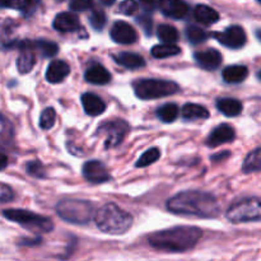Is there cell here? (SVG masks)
<instances>
[{
  "mask_svg": "<svg viewBox=\"0 0 261 261\" xmlns=\"http://www.w3.org/2000/svg\"><path fill=\"white\" fill-rule=\"evenodd\" d=\"M167 209L178 216L216 218L221 213L218 200L211 193L189 190L178 193L167 201Z\"/></svg>",
  "mask_w": 261,
  "mask_h": 261,
  "instance_id": "6da1fadb",
  "label": "cell"
},
{
  "mask_svg": "<svg viewBox=\"0 0 261 261\" xmlns=\"http://www.w3.org/2000/svg\"><path fill=\"white\" fill-rule=\"evenodd\" d=\"M203 236L198 227L181 226L165 231L154 232L149 236V245L153 249L167 252H185L194 249Z\"/></svg>",
  "mask_w": 261,
  "mask_h": 261,
  "instance_id": "7a4b0ae2",
  "label": "cell"
},
{
  "mask_svg": "<svg viewBox=\"0 0 261 261\" xmlns=\"http://www.w3.org/2000/svg\"><path fill=\"white\" fill-rule=\"evenodd\" d=\"M94 222L102 232L109 234H122L132 227L133 217L116 204H105L94 214Z\"/></svg>",
  "mask_w": 261,
  "mask_h": 261,
  "instance_id": "3957f363",
  "label": "cell"
},
{
  "mask_svg": "<svg viewBox=\"0 0 261 261\" xmlns=\"http://www.w3.org/2000/svg\"><path fill=\"white\" fill-rule=\"evenodd\" d=\"M56 211L61 219L71 224H87L93 217V205L86 200H63Z\"/></svg>",
  "mask_w": 261,
  "mask_h": 261,
  "instance_id": "277c9868",
  "label": "cell"
},
{
  "mask_svg": "<svg viewBox=\"0 0 261 261\" xmlns=\"http://www.w3.org/2000/svg\"><path fill=\"white\" fill-rule=\"evenodd\" d=\"M3 214L9 221L15 222L33 232H51L54 228V223L50 218L24 209H7Z\"/></svg>",
  "mask_w": 261,
  "mask_h": 261,
  "instance_id": "5b68a950",
  "label": "cell"
},
{
  "mask_svg": "<svg viewBox=\"0 0 261 261\" xmlns=\"http://www.w3.org/2000/svg\"><path fill=\"white\" fill-rule=\"evenodd\" d=\"M135 94L140 99H157L177 93L178 86L175 82L161 79H142L135 83Z\"/></svg>",
  "mask_w": 261,
  "mask_h": 261,
  "instance_id": "8992f818",
  "label": "cell"
},
{
  "mask_svg": "<svg viewBox=\"0 0 261 261\" xmlns=\"http://www.w3.org/2000/svg\"><path fill=\"white\" fill-rule=\"evenodd\" d=\"M226 216L232 223L261 221V198H247L232 204Z\"/></svg>",
  "mask_w": 261,
  "mask_h": 261,
  "instance_id": "52a82bcc",
  "label": "cell"
},
{
  "mask_svg": "<svg viewBox=\"0 0 261 261\" xmlns=\"http://www.w3.org/2000/svg\"><path fill=\"white\" fill-rule=\"evenodd\" d=\"M97 133L105 135V138H106L105 147L114 148L121 144L124 138L126 137V134L129 133V124L121 119H115L99 125Z\"/></svg>",
  "mask_w": 261,
  "mask_h": 261,
  "instance_id": "ba28073f",
  "label": "cell"
},
{
  "mask_svg": "<svg viewBox=\"0 0 261 261\" xmlns=\"http://www.w3.org/2000/svg\"><path fill=\"white\" fill-rule=\"evenodd\" d=\"M214 38L228 48H241L246 43V32L241 25H229L223 32L214 33Z\"/></svg>",
  "mask_w": 261,
  "mask_h": 261,
  "instance_id": "9c48e42d",
  "label": "cell"
},
{
  "mask_svg": "<svg viewBox=\"0 0 261 261\" xmlns=\"http://www.w3.org/2000/svg\"><path fill=\"white\" fill-rule=\"evenodd\" d=\"M17 47L19 48V56L17 59V68L20 74H27L32 70L36 63V53L33 50L32 41H20L17 42Z\"/></svg>",
  "mask_w": 261,
  "mask_h": 261,
  "instance_id": "30bf717a",
  "label": "cell"
},
{
  "mask_svg": "<svg viewBox=\"0 0 261 261\" xmlns=\"http://www.w3.org/2000/svg\"><path fill=\"white\" fill-rule=\"evenodd\" d=\"M110 35H111L112 40L116 43H120V45H132V43L138 41L137 31L134 30L133 25L124 22V20H119V22L114 23Z\"/></svg>",
  "mask_w": 261,
  "mask_h": 261,
  "instance_id": "8fae6325",
  "label": "cell"
},
{
  "mask_svg": "<svg viewBox=\"0 0 261 261\" xmlns=\"http://www.w3.org/2000/svg\"><path fill=\"white\" fill-rule=\"evenodd\" d=\"M83 176L93 184H103L110 180V172L106 166L99 161H88L83 166Z\"/></svg>",
  "mask_w": 261,
  "mask_h": 261,
  "instance_id": "7c38bea8",
  "label": "cell"
},
{
  "mask_svg": "<svg viewBox=\"0 0 261 261\" xmlns=\"http://www.w3.org/2000/svg\"><path fill=\"white\" fill-rule=\"evenodd\" d=\"M161 12L166 17L181 19L189 13V5L184 0H158Z\"/></svg>",
  "mask_w": 261,
  "mask_h": 261,
  "instance_id": "4fadbf2b",
  "label": "cell"
},
{
  "mask_svg": "<svg viewBox=\"0 0 261 261\" xmlns=\"http://www.w3.org/2000/svg\"><path fill=\"white\" fill-rule=\"evenodd\" d=\"M234 137H236V133H234L233 127L228 124H222L211 133L206 144L213 148L218 147V145L233 142Z\"/></svg>",
  "mask_w": 261,
  "mask_h": 261,
  "instance_id": "5bb4252c",
  "label": "cell"
},
{
  "mask_svg": "<svg viewBox=\"0 0 261 261\" xmlns=\"http://www.w3.org/2000/svg\"><path fill=\"white\" fill-rule=\"evenodd\" d=\"M196 63L205 70H216L222 64V55L218 50L209 48L205 51H198L194 54Z\"/></svg>",
  "mask_w": 261,
  "mask_h": 261,
  "instance_id": "9a60e30c",
  "label": "cell"
},
{
  "mask_svg": "<svg viewBox=\"0 0 261 261\" xmlns=\"http://www.w3.org/2000/svg\"><path fill=\"white\" fill-rule=\"evenodd\" d=\"M70 73V68L63 60H54L48 64L46 70V81L48 83H60Z\"/></svg>",
  "mask_w": 261,
  "mask_h": 261,
  "instance_id": "2e32d148",
  "label": "cell"
},
{
  "mask_svg": "<svg viewBox=\"0 0 261 261\" xmlns=\"http://www.w3.org/2000/svg\"><path fill=\"white\" fill-rule=\"evenodd\" d=\"M53 25L59 32H73V31L78 30L81 24H79V19L75 14L64 12L56 15Z\"/></svg>",
  "mask_w": 261,
  "mask_h": 261,
  "instance_id": "e0dca14e",
  "label": "cell"
},
{
  "mask_svg": "<svg viewBox=\"0 0 261 261\" xmlns=\"http://www.w3.org/2000/svg\"><path fill=\"white\" fill-rule=\"evenodd\" d=\"M84 76H86L87 82L96 84V86H103V84H107L111 81L110 71L105 66L99 65V64H93V65L89 66L86 70Z\"/></svg>",
  "mask_w": 261,
  "mask_h": 261,
  "instance_id": "ac0fdd59",
  "label": "cell"
},
{
  "mask_svg": "<svg viewBox=\"0 0 261 261\" xmlns=\"http://www.w3.org/2000/svg\"><path fill=\"white\" fill-rule=\"evenodd\" d=\"M82 105L86 114H88L89 116H99L106 110L105 102L94 93H84L82 96Z\"/></svg>",
  "mask_w": 261,
  "mask_h": 261,
  "instance_id": "d6986e66",
  "label": "cell"
},
{
  "mask_svg": "<svg viewBox=\"0 0 261 261\" xmlns=\"http://www.w3.org/2000/svg\"><path fill=\"white\" fill-rule=\"evenodd\" d=\"M249 75V69L245 65H229L222 73L223 81L229 84L242 83Z\"/></svg>",
  "mask_w": 261,
  "mask_h": 261,
  "instance_id": "ffe728a7",
  "label": "cell"
},
{
  "mask_svg": "<svg viewBox=\"0 0 261 261\" xmlns=\"http://www.w3.org/2000/svg\"><path fill=\"white\" fill-rule=\"evenodd\" d=\"M194 15H195V19L198 20L199 23L205 25L213 24V23L218 22L219 20L218 12L214 10L213 8L204 4L196 5V8L194 9Z\"/></svg>",
  "mask_w": 261,
  "mask_h": 261,
  "instance_id": "44dd1931",
  "label": "cell"
},
{
  "mask_svg": "<svg viewBox=\"0 0 261 261\" xmlns=\"http://www.w3.org/2000/svg\"><path fill=\"white\" fill-rule=\"evenodd\" d=\"M217 109L227 117H234L242 112V103L236 98H219Z\"/></svg>",
  "mask_w": 261,
  "mask_h": 261,
  "instance_id": "7402d4cb",
  "label": "cell"
},
{
  "mask_svg": "<svg viewBox=\"0 0 261 261\" xmlns=\"http://www.w3.org/2000/svg\"><path fill=\"white\" fill-rule=\"evenodd\" d=\"M117 64L125 66L127 69H139L145 65V60L143 56L135 53H120L115 56Z\"/></svg>",
  "mask_w": 261,
  "mask_h": 261,
  "instance_id": "603a6c76",
  "label": "cell"
},
{
  "mask_svg": "<svg viewBox=\"0 0 261 261\" xmlns=\"http://www.w3.org/2000/svg\"><path fill=\"white\" fill-rule=\"evenodd\" d=\"M181 115L185 120H200L208 119L209 111L201 105L196 103H186L181 109Z\"/></svg>",
  "mask_w": 261,
  "mask_h": 261,
  "instance_id": "cb8c5ba5",
  "label": "cell"
},
{
  "mask_svg": "<svg viewBox=\"0 0 261 261\" xmlns=\"http://www.w3.org/2000/svg\"><path fill=\"white\" fill-rule=\"evenodd\" d=\"M242 171L245 173H252L261 171V148H256L246 155L242 165Z\"/></svg>",
  "mask_w": 261,
  "mask_h": 261,
  "instance_id": "d4e9b609",
  "label": "cell"
},
{
  "mask_svg": "<svg viewBox=\"0 0 261 261\" xmlns=\"http://www.w3.org/2000/svg\"><path fill=\"white\" fill-rule=\"evenodd\" d=\"M32 46L35 53H38L43 58H51L58 54L59 46L53 41L47 40H36L32 41Z\"/></svg>",
  "mask_w": 261,
  "mask_h": 261,
  "instance_id": "484cf974",
  "label": "cell"
},
{
  "mask_svg": "<svg viewBox=\"0 0 261 261\" xmlns=\"http://www.w3.org/2000/svg\"><path fill=\"white\" fill-rule=\"evenodd\" d=\"M181 53V48L176 46L175 43H162V45H155L152 48L150 54L155 59H167L171 56L178 55Z\"/></svg>",
  "mask_w": 261,
  "mask_h": 261,
  "instance_id": "4316f807",
  "label": "cell"
},
{
  "mask_svg": "<svg viewBox=\"0 0 261 261\" xmlns=\"http://www.w3.org/2000/svg\"><path fill=\"white\" fill-rule=\"evenodd\" d=\"M157 35L158 38H160L163 43H176L180 40L178 31L171 24L160 25L157 31Z\"/></svg>",
  "mask_w": 261,
  "mask_h": 261,
  "instance_id": "83f0119b",
  "label": "cell"
},
{
  "mask_svg": "<svg viewBox=\"0 0 261 261\" xmlns=\"http://www.w3.org/2000/svg\"><path fill=\"white\" fill-rule=\"evenodd\" d=\"M157 116L163 122L175 121L178 116V107L175 103H166L157 110Z\"/></svg>",
  "mask_w": 261,
  "mask_h": 261,
  "instance_id": "f1b7e54d",
  "label": "cell"
},
{
  "mask_svg": "<svg viewBox=\"0 0 261 261\" xmlns=\"http://www.w3.org/2000/svg\"><path fill=\"white\" fill-rule=\"evenodd\" d=\"M186 37L194 45H198V43L204 42V41L208 38V33L200 27H196V25H189L186 28Z\"/></svg>",
  "mask_w": 261,
  "mask_h": 261,
  "instance_id": "f546056e",
  "label": "cell"
},
{
  "mask_svg": "<svg viewBox=\"0 0 261 261\" xmlns=\"http://www.w3.org/2000/svg\"><path fill=\"white\" fill-rule=\"evenodd\" d=\"M161 157V152L158 148H150V149L145 150L137 162V167H147V166L152 165V163L157 162Z\"/></svg>",
  "mask_w": 261,
  "mask_h": 261,
  "instance_id": "4dcf8cb0",
  "label": "cell"
},
{
  "mask_svg": "<svg viewBox=\"0 0 261 261\" xmlns=\"http://www.w3.org/2000/svg\"><path fill=\"white\" fill-rule=\"evenodd\" d=\"M56 121V112L53 107H47L41 112L40 116V126L41 129L48 130L55 125Z\"/></svg>",
  "mask_w": 261,
  "mask_h": 261,
  "instance_id": "1f68e13d",
  "label": "cell"
},
{
  "mask_svg": "<svg viewBox=\"0 0 261 261\" xmlns=\"http://www.w3.org/2000/svg\"><path fill=\"white\" fill-rule=\"evenodd\" d=\"M106 14H105L103 10H93L89 17V23H91L92 27L96 31H102L103 27L106 25Z\"/></svg>",
  "mask_w": 261,
  "mask_h": 261,
  "instance_id": "d6a6232c",
  "label": "cell"
},
{
  "mask_svg": "<svg viewBox=\"0 0 261 261\" xmlns=\"http://www.w3.org/2000/svg\"><path fill=\"white\" fill-rule=\"evenodd\" d=\"M27 168V173L31 175L32 177L36 178H45L46 177V171L45 167L42 166V163L40 161H31L25 166Z\"/></svg>",
  "mask_w": 261,
  "mask_h": 261,
  "instance_id": "836d02e7",
  "label": "cell"
},
{
  "mask_svg": "<svg viewBox=\"0 0 261 261\" xmlns=\"http://www.w3.org/2000/svg\"><path fill=\"white\" fill-rule=\"evenodd\" d=\"M138 9H139V4L135 0H124L119 7V12L125 15L137 14Z\"/></svg>",
  "mask_w": 261,
  "mask_h": 261,
  "instance_id": "e575fe53",
  "label": "cell"
},
{
  "mask_svg": "<svg viewBox=\"0 0 261 261\" xmlns=\"http://www.w3.org/2000/svg\"><path fill=\"white\" fill-rule=\"evenodd\" d=\"M93 0H70V9L74 12H84L91 9Z\"/></svg>",
  "mask_w": 261,
  "mask_h": 261,
  "instance_id": "d590c367",
  "label": "cell"
},
{
  "mask_svg": "<svg viewBox=\"0 0 261 261\" xmlns=\"http://www.w3.org/2000/svg\"><path fill=\"white\" fill-rule=\"evenodd\" d=\"M14 198V191L5 184L0 182V201H10Z\"/></svg>",
  "mask_w": 261,
  "mask_h": 261,
  "instance_id": "8d00e7d4",
  "label": "cell"
},
{
  "mask_svg": "<svg viewBox=\"0 0 261 261\" xmlns=\"http://www.w3.org/2000/svg\"><path fill=\"white\" fill-rule=\"evenodd\" d=\"M138 22L143 25V28H144V31L147 35H150V33H152V19H150L149 17L144 15V17L139 18V19H138Z\"/></svg>",
  "mask_w": 261,
  "mask_h": 261,
  "instance_id": "74e56055",
  "label": "cell"
},
{
  "mask_svg": "<svg viewBox=\"0 0 261 261\" xmlns=\"http://www.w3.org/2000/svg\"><path fill=\"white\" fill-rule=\"evenodd\" d=\"M138 2L140 3L143 9L147 10V12H152L157 7V0H138Z\"/></svg>",
  "mask_w": 261,
  "mask_h": 261,
  "instance_id": "f35d334b",
  "label": "cell"
},
{
  "mask_svg": "<svg viewBox=\"0 0 261 261\" xmlns=\"http://www.w3.org/2000/svg\"><path fill=\"white\" fill-rule=\"evenodd\" d=\"M17 5V0H0V8H13Z\"/></svg>",
  "mask_w": 261,
  "mask_h": 261,
  "instance_id": "ab89813d",
  "label": "cell"
},
{
  "mask_svg": "<svg viewBox=\"0 0 261 261\" xmlns=\"http://www.w3.org/2000/svg\"><path fill=\"white\" fill-rule=\"evenodd\" d=\"M8 166V157L3 153H0V171L4 170L5 167Z\"/></svg>",
  "mask_w": 261,
  "mask_h": 261,
  "instance_id": "60d3db41",
  "label": "cell"
},
{
  "mask_svg": "<svg viewBox=\"0 0 261 261\" xmlns=\"http://www.w3.org/2000/svg\"><path fill=\"white\" fill-rule=\"evenodd\" d=\"M99 2L105 5H112L115 2H116V0H99Z\"/></svg>",
  "mask_w": 261,
  "mask_h": 261,
  "instance_id": "b9f144b4",
  "label": "cell"
},
{
  "mask_svg": "<svg viewBox=\"0 0 261 261\" xmlns=\"http://www.w3.org/2000/svg\"><path fill=\"white\" fill-rule=\"evenodd\" d=\"M255 35H256L257 40H259V41H260V42H261V28H260V30H257V31H256V32H255Z\"/></svg>",
  "mask_w": 261,
  "mask_h": 261,
  "instance_id": "7bdbcfd3",
  "label": "cell"
},
{
  "mask_svg": "<svg viewBox=\"0 0 261 261\" xmlns=\"http://www.w3.org/2000/svg\"><path fill=\"white\" fill-rule=\"evenodd\" d=\"M257 78H259V79H260V81H261V70H259V71H257Z\"/></svg>",
  "mask_w": 261,
  "mask_h": 261,
  "instance_id": "ee69618b",
  "label": "cell"
},
{
  "mask_svg": "<svg viewBox=\"0 0 261 261\" xmlns=\"http://www.w3.org/2000/svg\"><path fill=\"white\" fill-rule=\"evenodd\" d=\"M257 3H259V4H261V0H257Z\"/></svg>",
  "mask_w": 261,
  "mask_h": 261,
  "instance_id": "f6af8a7d",
  "label": "cell"
},
{
  "mask_svg": "<svg viewBox=\"0 0 261 261\" xmlns=\"http://www.w3.org/2000/svg\"><path fill=\"white\" fill-rule=\"evenodd\" d=\"M59 2H61V0H59Z\"/></svg>",
  "mask_w": 261,
  "mask_h": 261,
  "instance_id": "bcb514c9",
  "label": "cell"
}]
</instances>
